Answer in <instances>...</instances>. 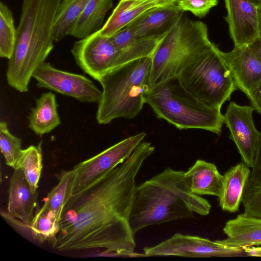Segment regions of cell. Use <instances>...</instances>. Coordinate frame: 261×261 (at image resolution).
I'll return each instance as SVG.
<instances>
[{
  "instance_id": "20",
  "label": "cell",
  "mask_w": 261,
  "mask_h": 261,
  "mask_svg": "<svg viewBox=\"0 0 261 261\" xmlns=\"http://www.w3.org/2000/svg\"><path fill=\"white\" fill-rule=\"evenodd\" d=\"M57 106L56 95L51 92L43 93L36 99V106L28 117L29 127L35 134L49 133L60 124Z\"/></svg>"
},
{
  "instance_id": "6",
  "label": "cell",
  "mask_w": 261,
  "mask_h": 261,
  "mask_svg": "<svg viewBox=\"0 0 261 261\" xmlns=\"http://www.w3.org/2000/svg\"><path fill=\"white\" fill-rule=\"evenodd\" d=\"M213 42L207 25L181 15L164 36L152 55L150 86L177 76L193 59Z\"/></svg>"
},
{
  "instance_id": "1",
  "label": "cell",
  "mask_w": 261,
  "mask_h": 261,
  "mask_svg": "<svg viewBox=\"0 0 261 261\" xmlns=\"http://www.w3.org/2000/svg\"><path fill=\"white\" fill-rule=\"evenodd\" d=\"M154 150L150 143L142 141L123 163L88 189L73 195L63 208L53 247L62 252L98 249L138 256L129 217L136 177Z\"/></svg>"
},
{
  "instance_id": "36",
  "label": "cell",
  "mask_w": 261,
  "mask_h": 261,
  "mask_svg": "<svg viewBox=\"0 0 261 261\" xmlns=\"http://www.w3.org/2000/svg\"><path fill=\"white\" fill-rule=\"evenodd\" d=\"M257 12L258 19V36L261 38V5L257 7Z\"/></svg>"
},
{
  "instance_id": "2",
  "label": "cell",
  "mask_w": 261,
  "mask_h": 261,
  "mask_svg": "<svg viewBox=\"0 0 261 261\" xmlns=\"http://www.w3.org/2000/svg\"><path fill=\"white\" fill-rule=\"evenodd\" d=\"M185 172L168 167L136 186L129 217L135 234L147 226L209 214L211 205L191 192Z\"/></svg>"
},
{
  "instance_id": "28",
  "label": "cell",
  "mask_w": 261,
  "mask_h": 261,
  "mask_svg": "<svg viewBox=\"0 0 261 261\" xmlns=\"http://www.w3.org/2000/svg\"><path fill=\"white\" fill-rule=\"evenodd\" d=\"M0 148L6 165L15 169L22 150L21 140L10 133L4 121L0 122Z\"/></svg>"
},
{
  "instance_id": "5",
  "label": "cell",
  "mask_w": 261,
  "mask_h": 261,
  "mask_svg": "<svg viewBox=\"0 0 261 261\" xmlns=\"http://www.w3.org/2000/svg\"><path fill=\"white\" fill-rule=\"evenodd\" d=\"M145 100L158 118L179 129H201L221 135L224 123L221 110L198 100L184 88L177 76L150 86Z\"/></svg>"
},
{
  "instance_id": "21",
  "label": "cell",
  "mask_w": 261,
  "mask_h": 261,
  "mask_svg": "<svg viewBox=\"0 0 261 261\" xmlns=\"http://www.w3.org/2000/svg\"><path fill=\"white\" fill-rule=\"evenodd\" d=\"M155 9L151 4L138 0H120L100 32L111 37L145 13Z\"/></svg>"
},
{
  "instance_id": "30",
  "label": "cell",
  "mask_w": 261,
  "mask_h": 261,
  "mask_svg": "<svg viewBox=\"0 0 261 261\" xmlns=\"http://www.w3.org/2000/svg\"><path fill=\"white\" fill-rule=\"evenodd\" d=\"M219 0H179L177 5L182 11H190L200 18L205 17L217 5Z\"/></svg>"
},
{
  "instance_id": "4",
  "label": "cell",
  "mask_w": 261,
  "mask_h": 261,
  "mask_svg": "<svg viewBox=\"0 0 261 261\" xmlns=\"http://www.w3.org/2000/svg\"><path fill=\"white\" fill-rule=\"evenodd\" d=\"M152 55L126 63L101 76L102 87L96 118L99 124L132 119L142 110L150 87Z\"/></svg>"
},
{
  "instance_id": "17",
  "label": "cell",
  "mask_w": 261,
  "mask_h": 261,
  "mask_svg": "<svg viewBox=\"0 0 261 261\" xmlns=\"http://www.w3.org/2000/svg\"><path fill=\"white\" fill-rule=\"evenodd\" d=\"M223 231L227 238L216 240L224 245L238 248L261 246V219L244 213L227 221Z\"/></svg>"
},
{
  "instance_id": "8",
  "label": "cell",
  "mask_w": 261,
  "mask_h": 261,
  "mask_svg": "<svg viewBox=\"0 0 261 261\" xmlns=\"http://www.w3.org/2000/svg\"><path fill=\"white\" fill-rule=\"evenodd\" d=\"M71 52L80 68L96 81L124 64L122 51L100 30L75 42Z\"/></svg>"
},
{
  "instance_id": "23",
  "label": "cell",
  "mask_w": 261,
  "mask_h": 261,
  "mask_svg": "<svg viewBox=\"0 0 261 261\" xmlns=\"http://www.w3.org/2000/svg\"><path fill=\"white\" fill-rule=\"evenodd\" d=\"M76 172L73 168L61 173L58 184L50 191L43 204L60 221L63 208L72 196Z\"/></svg>"
},
{
  "instance_id": "19",
  "label": "cell",
  "mask_w": 261,
  "mask_h": 261,
  "mask_svg": "<svg viewBox=\"0 0 261 261\" xmlns=\"http://www.w3.org/2000/svg\"><path fill=\"white\" fill-rule=\"evenodd\" d=\"M251 171L250 168L242 161L225 172L222 193L218 198L219 206L223 211L229 213L239 211Z\"/></svg>"
},
{
  "instance_id": "29",
  "label": "cell",
  "mask_w": 261,
  "mask_h": 261,
  "mask_svg": "<svg viewBox=\"0 0 261 261\" xmlns=\"http://www.w3.org/2000/svg\"><path fill=\"white\" fill-rule=\"evenodd\" d=\"M241 203L245 214L261 219V184H252L248 179L244 188Z\"/></svg>"
},
{
  "instance_id": "3",
  "label": "cell",
  "mask_w": 261,
  "mask_h": 261,
  "mask_svg": "<svg viewBox=\"0 0 261 261\" xmlns=\"http://www.w3.org/2000/svg\"><path fill=\"white\" fill-rule=\"evenodd\" d=\"M61 1L23 0L15 45L6 72L9 85L20 92L28 91L33 73L54 47V24Z\"/></svg>"
},
{
  "instance_id": "33",
  "label": "cell",
  "mask_w": 261,
  "mask_h": 261,
  "mask_svg": "<svg viewBox=\"0 0 261 261\" xmlns=\"http://www.w3.org/2000/svg\"><path fill=\"white\" fill-rule=\"evenodd\" d=\"M151 4L155 8H161L177 4L179 0H138Z\"/></svg>"
},
{
  "instance_id": "24",
  "label": "cell",
  "mask_w": 261,
  "mask_h": 261,
  "mask_svg": "<svg viewBox=\"0 0 261 261\" xmlns=\"http://www.w3.org/2000/svg\"><path fill=\"white\" fill-rule=\"evenodd\" d=\"M89 0H62L58 8L54 24V41L59 42L69 35L70 30Z\"/></svg>"
},
{
  "instance_id": "9",
  "label": "cell",
  "mask_w": 261,
  "mask_h": 261,
  "mask_svg": "<svg viewBox=\"0 0 261 261\" xmlns=\"http://www.w3.org/2000/svg\"><path fill=\"white\" fill-rule=\"evenodd\" d=\"M146 136L142 132L127 137L75 166L73 169L76 172V177L72 196L88 189L123 163Z\"/></svg>"
},
{
  "instance_id": "18",
  "label": "cell",
  "mask_w": 261,
  "mask_h": 261,
  "mask_svg": "<svg viewBox=\"0 0 261 261\" xmlns=\"http://www.w3.org/2000/svg\"><path fill=\"white\" fill-rule=\"evenodd\" d=\"M185 177L190 190L195 194L219 198L222 193L223 175L213 163L198 160L185 172Z\"/></svg>"
},
{
  "instance_id": "10",
  "label": "cell",
  "mask_w": 261,
  "mask_h": 261,
  "mask_svg": "<svg viewBox=\"0 0 261 261\" xmlns=\"http://www.w3.org/2000/svg\"><path fill=\"white\" fill-rule=\"evenodd\" d=\"M143 256H178L190 257L247 256L243 248L223 245L198 236L176 233L161 243L143 249Z\"/></svg>"
},
{
  "instance_id": "26",
  "label": "cell",
  "mask_w": 261,
  "mask_h": 261,
  "mask_svg": "<svg viewBox=\"0 0 261 261\" xmlns=\"http://www.w3.org/2000/svg\"><path fill=\"white\" fill-rule=\"evenodd\" d=\"M60 221L44 205L36 213L29 228L33 238L40 243L51 242L59 230Z\"/></svg>"
},
{
  "instance_id": "22",
  "label": "cell",
  "mask_w": 261,
  "mask_h": 261,
  "mask_svg": "<svg viewBox=\"0 0 261 261\" xmlns=\"http://www.w3.org/2000/svg\"><path fill=\"white\" fill-rule=\"evenodd\" d=\"M113 5L112 0H89L72 26L69 35L83 39L100 30L105 17Z\"/></svg>"
},
{
  "instance_id": "25",
  "label": "cell",
  "mask_w": 261,
  "mask_h": 261,
  "mask_svg": "<svg viewBox=\"0 0 261 261\" xmlns=\"http://www.w3.org/2000/svg\"><path fill=\"white\" fill-rule=\"evenodd\" d=\"M16 168H21L33 192H37L42 169V141L22 149Z\"/></svg>"
},
{
  "instance_id": "16",
  "label": "cell",
  "mask_w": 261,
  "mask_h": 261,
  "mask_svg": "<svg viewBox=\"0 0 261 261\" xmlns=\"http://www.w3.org/2000/svg\"><path fill=\"white\" fill-rule=\"evenodd\" d=\"M184 13L177 5L158 8L148 11L126 27L138 38L165 35Z\"/></svg>"
},
{
  "instance_id": "12",
  "label": "cell",
  "mask_w": 261,
  "mask_h": 261,
  "mask_svg": "<svg viewBox=\"0 0 261 261\" xmlns=\"http://www.w3.org/2000/svg\"><path fill=\"white\" fill-rule=\"evenodd\" d=\"M251 106H240L230 101L224 115V123L230 131L229 138L235 143L242 161L253 166L261 133L256 128Z\"/></svg>"
},
{
  "instance_id": "11",
  "label": "cell",
  "mask_w": 261,
  "mask_h": 261,
  "mask_svg": "<svg viewBox=\"0 0 261 261\" xmlns=\"http://www.w3.org/2000/svg\"><path fill=\"white\" fill-rule=\"evenodd\" d=\"M33 77L37 86L73 97L82 102L99 103L101 92L89 79L82 75L63 71L49 63H42Z\"/></svg>"
},
{
  "instance_id": "7",
  "label": "cell",
  "mask_w": 261,
  "mask_h": 261,
  "mask_svg": "<svg viewBox=\"0 0 261 261\" xmlns=\"http://www.w3.org/2000/svg\"><path fill=\"white\" fill-rule=\"evenodd\" d=\"M221 51L212 43L177 75L184 88L196 98L219 110L238 90Z\"/></svg>"
},
{
  "instance_id": "14",
  "label": "cell",
  "mask_w": 261,
  "mask_h": 261,
  "mask_svg": "<svg viewBox=\"0 0 261 261\" xmlns=\"http://www.w3.org/2000/svg\"><path fill=\"white\" fill-rule=\"evenodd\" d=\"M229 69L236 86L249 99L261 82V64L248 45L234 47L230 51H221Z\"/></svg>"
},
{
  "instance_id": "31",
  "label": "cell",
  "mask_w": 261,
  "mask_h": 261,
  "mask_svg": "<svg viewBox=\"0 0 261 261\" xmlns=\"http://www.w3.org/2000/svg\"><path fill=\"white\" fill-rule=\"evenodd\" d=\"M249 178V181L254 184H261V136L259 140L255 158Z\"/></svg>"
},
{
  "instance_id": "34",
  "label": "cell",
  "mask_w": 261,
  "mask_h": 261,
  "mask_svg": "<svg viewBox=\"0 0 261 261\" xmlns=\"http://www.w3.org/2000/svg\"><path fill=\"white\" fill-rule=\"evenodd\" d=\"M248 46L252 50L261 64V38L258 36Z\"/></svg>"
},
{
  "instance_id": "35",
  "label": "cell",
  "mask_w": 261,
  "mask_h": 261,
  "mask_svg": "<svg viewBox=\"0 0 261 261\" xmlns=\"http://www.w3.org/2000/svg\"><path fill=\"white\" fill-rule=\"evenodd\" d=\"M247 256L261 257V246L244 248Z\"/></svg>"
},
{
  "instance_id": "15",
  "label": "cell",
  "mask_w": 261,
  "mask_h": 261,
  "mask_svg": "<svg viewBox=\"0 0 261 261\" xmlns=\"http://www.w3.org/2000/svg\"><path fill=\"white\" fill-rule=\"evenodd\" d=\"M38 192L33 191L21 168L14 169L10 181L7 211L25 225L31 224L38 205Z\"/></svg>"
},
{
  "instance_id": "13",
  "label": "cell",
  "mask_w": 261,
  "mask_h": 261,
  "mask_svg": "<svg viewBox=\"0 0 261 261\" xmlns=\"http://www.w3.org/2000/svg\"><path fill=\"white\" fill-rule=\"evenodd\" d=\"M225 17L234 47L248 45L258 36L257 7L251 0H224Z\"/></svg>"
},
{
  "instance_id": "27",
  "label": "cell",
  "mask_w": 261,
  "mask_h": 261,
  "mask_svg": "<svg viewBox=\"0 0 261 261\" xmlns=\"http://www.w3.org/2000/svg\"><path fill=\"white\" fill-rule=\"evenodd\" d=\"M13 14L7 5L0 3V56L10 59L16 40Z\"/></svg>"
},
{
  "instance_id": "37",
  "label": "cell",
  "mask_w": 261,
  "mask_h": 261,
  "mask_svg": "<svg viewBox=\"0 0 261 261\" xmlns=\"http://www.w3.org/2000/svg\"><path fill=\"white\" fill-rule=\"evenodd\" d=\"M252 2L257 6L261 5V0H251Z\"/></svg>"
},
{
  "instance_id": "32",
  "label": "cell",
  "mask_w": 261,
  "mask_h": 261,
  "mask_svg": "<svg viewBox=\"0 0 261 261\" xmlns=\"http://www.w3.org/2000/svg\"><path fill=\"white\" fill-rule=\"evenodd\" d=\"M249 99L254 110L261 115V82L253 92Z\"/></svg>"
}]
</instances>
